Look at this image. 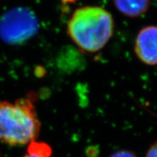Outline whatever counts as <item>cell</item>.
<instances>
[{"label":"cell","mask_w":157,"mask_h":157,"mask_svg":"<svg viewBox=\"0 0 157 157\" xmlns=\"http://www.w3.org/2000/svg\"><path fill=\"white\" fill-rule=\"evenodd\" d=\"M114 21L111 14L99 6H85L76 9L68 21L67 32L81 50L97 52L113 36Z\"/></svg>","instance_id":"obj_1"},{"label":"cell","mask_w":157,"mask_h":157,"mask_svg":"<svg viewBox=\"0 0 157 157\" xmlns=\"http://www.w3.org/2000/svg\"><path fill=\"white\" fill-rule=\"evenodd\" d=\"M31 95L15 102L0 101V142L22 146L35 141L40 122Z\"/></svg>","instance_id":"obj_2"},{"label":"cell","mask_w":157,"mask_h":157,"mask_svg":"<svg viewBox=\"0 0 157 157\" xmlns=\"http://www.w3.org/2000/svg\"><path fill=\"white\" fill-rule=\"evenodd\" d=\"M39 28L33 12L17 7L5 13L0 19V37L10 44H19L31 38Z\"/></svg>","instance_id":"obj_3"},{"label":"cell","mask_w":157,"mask_h":157,"mask_svg":"<svg viewBox=\"0 0 157 157\" xmlns=\"http://www.w3.org/2000/svg\"><path fill=\"white\" fill-rule=\"evenodd\" d=\"M135 53L148 66L157 65V25H148L139 31L135 41Z\"/></svg>","instance_id":"obj_4"},{"label":"cell","mask_w":157,"mask_h":157,"mask_svg":"<svg viewBox=\"0 0 157 157\" xmlns=\"http://www.w3.org/2000/svg\"><path fill=\"white\" fill-rule=\"evenodd\" d=\"M117 10L124 16L135 18L148 10L151 0H113Z\"/></svg>","instance_id":"obj_5"},{"label":"cell","mask_w":157,"mask_h":157,"mask_svg":"<svg viewBox=\"0 0 157 157\" xmlns=\"http://www.w3.org/2000/svg\"><path fill=\"white\" fill-rule=\"evenodd\" d=\"M52 150L50 147L44 143H31L28 148V153L24 157H50Z\"/></svg>","instance_id":"obj_6"},{"label":"cell","mask_w":157,"mask_h":157,"mask_svg":"<svg viewBox=\"0 0 157 157\" xmlns=\"http://www.w3.org/2000/svg\"><path fill=\"white\" fill-rule=\"evenodd\" d=\"M109 157H137L135 153L127 150H121L113 153Z\"/></svg>","instance_id":"obj_7"},{"label":"cell","mask_w":157,"mask_h":157,"mask_svg":"<svg viewBox=\"0 0 157 157\" xmlns=\"http://www.w3.org/2000/svg\"><path fill=\"white\" fill-rule=\"evenodd\" d=\"M146 157H157V141L153 143L148 148Z\"/></svg>","instance_id":"obj_8"},{"label":"cell","mask_w":157,"mask_h":157,"mask_svg":"<svg viewBox=\"0 0 157 157\" xmlns=\"http://www.w3.org/2000/svg\"><path fill=\"white\" fill-rule=\"evenodd\" d=\"M0 157H1V155H0Z\"/></svg>","instance_id":"obj_9"}]
</instances>
